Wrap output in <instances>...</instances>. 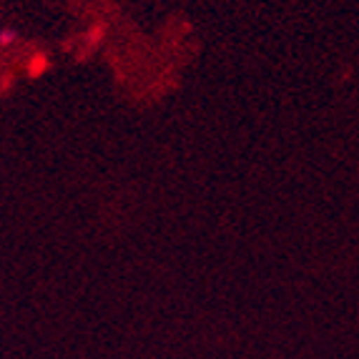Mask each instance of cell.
I'll use <instances>...</instances> for the list:
<instances>
[{"label": "cell", "mask_w": 359, "mask_h": 359, "mask_svg": "<svg viewBox=\"0 0 359 359\" xmlns=\"http://www.w3.org/2000/svg\"><path fill=\"white\" fill-rule=\"evenodd\" d=\"M46 71H48V55H46V53H36L33 58H30V63H28V76L30 78H38V76H43Z\"/></svg>", "instance_id": "6da1fadb"}, {"label": "cell", "mask_w": 359, "mask_h": 359, "mask_svg": "<svg viewBox=\"0 0 359 359\" xmlns=\"http://www.w3.org/2000/svg\"><path fill=\"white\" fill-rule=\"evenodd\" d=\"M15 41H18V33H15L13 28H3V30H0V48L13 46Z\"/></svg>", "instance_id": "7a4b0ae2"}]
</instances>
